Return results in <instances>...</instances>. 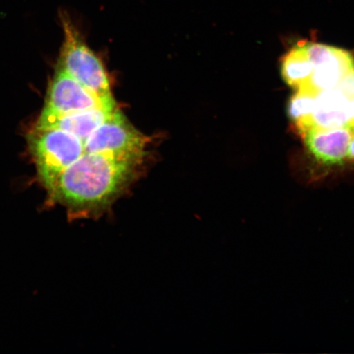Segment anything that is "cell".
<instances>
[{
    "instance_id": "cell-11",
    "label": "cell",
    "mask_w": 354,
    "mask_h": 354,
    "mask_svg": "<svg viewBox=\"0 0 354 354\" xmlns=\"http://www.w3.org/2000/svg\"><path fill=\"white\" fill-rule=\"evenodd\" d=\"M315 93L307 87L298 88L291 97L288 107L290 120L294 122L296 130L303 135L311 127V118L315 105Z\"/></svg>"
},
{
    "instance_id": "cell-14",
    "label": "cell",
    "mask_w": 354,
    "mask_h": 354,
    "mask_svg": "<svg viewBox=\"0 0 354 354\" xmlns=\"http://www.w3.org/2000/svg\"><path fill=\"white\" fill-rule=\"evenodd\" d=\"M347 159L349 161L354 162V135L352 137L351 143L348 145L347 151Z\"/></svg>"
},
{
    "instance_id": "cell-4",
    "label": "cell",
    "mask_w": 354,
    "mask_h": 354,
    "mask_svg": "<svg viewBox=\"0 0 354 354\" xmlns=\"http://www.w3.org/2000/svg\"><path fill=\"white\" fill-rule=\"evenodd\" d=\"M149 138L128 122L118 109L88 137L86 153H101L143 163Z\"/></svg>"
},
{
    "instance_id": "cell-3",
    "label": "cell",
    "mask_w": 354,
    "mask_h": 354,
    "mask_svg": "<svg viewBox=\"0 0 354 354\" xmlns=\"http://www.w3.org/2000/svg\"><path fill=\"white\" fill-rule=\"evenodd\" d=\"M64 32L59 68L104 99L113 98L104 64L87 46L66 12L60 13Z\"/></svg>"
},
{
    "instance_id": "cell-5",
    "label": "cell",
    "mask_w": 354,
    "mask_h": 354,
    "mask_svg": "<svg viewBox=\"0 0 354 354\" xmlns=\"http://www.w3.org/2000/svg\"><path fill=\"white\" fill-rule=\"evenodd\" d=\"M115 106L118 105L113 98H102L57 66L44 110L64 114Z\"/></svg>"
},
{
    "instance_id": "cell-1",
    "label": "cell",
    "mask_w": 354,
    "mask_h": 354,
    "mask_svg": "<svg viewBox=\"0 0 354 354\" xmlns=\"http://www.w3.org/2000/svg\"><path fill=\"white\" fill-rule=\"evenodd\" d=\"M142 163L85 153L57 176L48 197L73 219H96L107 214L129 188Z\"/></svg>"
},
{
    "instance_id": "cell-10",
    "label": "cell",
    "mask_w": 354,
    "mask_h": 354,
    "mask_svg": "<svg viewBox=\"0 0 354 354\" xmlns=\"http://www.w3.org/2000/svg\"><path fill=\"white\" fill-rule=\"evenodd\" d=\"M313 71V65L308 54L306 44L301 43L295 46L283 57V79L288 85L296 90L307 85Z\"/></svg>"
},
{
    "instance_id": "cell-6",
    "label": "cell",
    "mask_w": 354,
    "mask_h": 354,
    "mask_svg": "<svg viewBox=\"0 0 354 354\" xmlns=\"http://www.w3.org/2000/svg\"><path fill=\"white\" fill-rule=\"evenodd\" d=\"M313 71L306 86L318 93L335 88L342 79L354 69V57L342 48L317 43H306Z\"/></svg>"
},
{
    "instance_id": "cell-7",
    "label": "cell",
    "mask_w": 354,
    "mask_h": 354,
    "mask_svg": "<svg viewBox=\"0 0 354 354\" xmlns=\"http://www.w3.org/2000/svg\"><path fill=\"white\" fill-rule=\"evenodd\" d=\"M354 129L349 127L310 128L303 134L305 145L320 165L342 166L347 159L349 143Z\"/></svg>"
},
{
    "instance_id": "cell-8",
    "label": "cell",
    "mask_w": 354,
    "mask_h": 354,
    "mask_svg": "<svg viewBox=\"0 0 354 354\" xmlns=\"http://www.w3.org/2000/svg\"><path fill=\"white\" fill-rule=\"evenodd\" d=\"M119 109L118 106L70 113H55L43 110L35 127L57 128L78 137L83 142L101 124L109 120Z\"/></svg>"
},
{
    "instance_id": "cell-13",
    "label": "cell",
    "mask_w": 354,
    "mask_h": 354,
    "mask_svg": "<svg viewBox=\"0 0 354 354\" xmlns=\"http://www.w3.org/2000/svg\"><path fill=\"white\" fill-rule=\"evenodd\" d=\"M349 127L354 129V99L349 100L348 104Z\"/></svg>"
},
{
    "instance_id": "cell-2",
    "label": "cell",
    "mask_w": 354,
    "mask_h": 354,
    "mask_svg": "<svg viewBox=\"0 0 354 354\" xmlns=\"http://www.w3.org/2000/svg\"><path fill=\"white\" fill-rule=\"evenodd\" d=\"M28 144L39 179L46 190L65 168L86 153L82 140L57 128L35 127L28 136Z\"/></svg>"
},
{
    "instance_id": "cell-12",
    "label": "cell",
    "mask_w": 354,
    "mask_h": 354,
    "mask_svg": "<svg viewBox=\"0 0 354 354\" xmlns=\"http://www.w3.org/2000/svg\"><path fill=\"white\" fill-rule=\"evenodd\" d=\"M335 88L342 91L348 100L354 99V69L345 75Z\"/></svg>"
},
{
    "instance_id": "cell-9",
    "label": "cell",
    "mask_w": 354,
    "mask_h": 354,
    "mask_svg": "<svg viewBox=\"0 0 354 354\" xmlns=\"http://www.w3.org/2000/svg\"><path fill=\"white\" fill-rule=\"evenodd\" d=\"M348 104L349 100L337 88L318 93L310 128L349 127Z\"/></svg>"
}]
</instances>
